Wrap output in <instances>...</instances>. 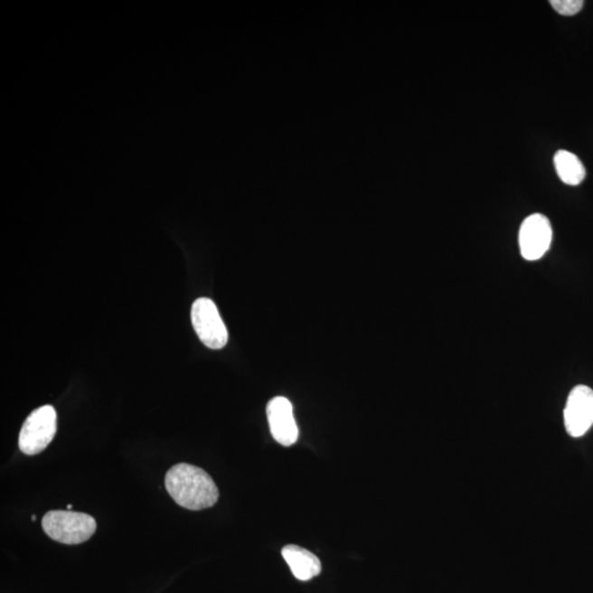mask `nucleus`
<instances>
[{
    "mask_svg": "<svg viewBox=\"0 0 593 593\" xmlns=\"http://www.w3.org/2000/svg\"><path fill=\"white\" fill-rule=\"evenodd\" d=\"M71 504H69L68 505V510L71 511Z\"/></svg>",
    "mask_w": 593,
    "mask_h": 593,
    "instance_id": "f8f14e48",
    "label": "nucleus"
},
{
    "mask_svg": "<svg viewBox=\"0 0 593 593\" xmlns=\"http://www.w3.org/2000/svg\"><path fill=\"white\" fill-rule=\"evenodd\" d=\"M557 175L562 183L578 186L586 177V168L574 153L566 150L557 151L554 156Z\"/></svg>",
    "mask_w": 593,
    "mask_h": 593,
    "instance_id": "1a4fd4ad",
    "label": "nucleus"
},
{
    "mask_svg": "<svg viewBox=\"0 0 593 593\" xmlns=\"http://www.w3.org/2000/svg\"><path fill=\"white\" fill-rule=\"evenodd\" d=\"M553 241V228L549 218L541 213L531 214L521 224L520 252L525 260L534 262L544 257Z\"/></svg>",
    "mask_w": 593,
    "mask_h": 593,
    "instance_id": "39448f33",
    "label": "nucleus"
},
{
    "mask_svg": "<svg viewBox=\"0 0 593 593\" xmlns=\"http://www.w3.org/2000/svg\"><path fill=\"white\" fill-rule=\"evenodd\" d=\"M550 4L562 16H575L584 7L582 0H551Z\"/></svg>",
    "mask_w": 593,
    "mask_h": 593,
    "instance_id": "9d476101",
    "label": "nucleus"
},
{
    "mask_svg": "<svg viewBox=\"0 0 593 593\" xmlns=\"http://www.w3.org/2000/svg\"><path fill=\"white\" fill-rule=\"evenodd\" d=\"M45 534L59 543L79 545L95 534L97 524L93 516L73 511H49L42 519Z\"/></svg>",
    "mask_w": 593,
    "mask_h": 593,
    "instance_id": "f03ea898",
    "label": "nucleus"
},
{
    "mask_svg": "<svg viewBox=\"0 0 593 593\" xmlns=\"http://www.w3.org/2000/svg\"><path fill=\"white\" fill-rule=\"evenodd\" d=\"M167 493L182 508L199 511L213 507L219 490L211 475L191 464H177L165 476Z\"/></svg>",
    "mask_w": 593,
    "mask_h": 593,
    "instance_id": "f257e3e1",
    "label": "nucleus"
},
{
    "mask_svg": "<svg viewBox=\"0 0 593 593\" xmlns=\"http://www.w3.org/2000/svg\"><path fill=\"white\" fill-rule=\"evenodd\" d=\"M192 322L199 340L208 349L221 350L228 344L226 325L216 304L209 298H199L192 306Z\"/></svg>",
    "mask_w": 593,
    "mask_h": 593,
    "instance_id": "20e7f679",
    "label": "nucleus"
},
{
    "mask_svg": "<svg viewBox=\"0 0 593 593\" xmlns=\"http://www.w3.org/2000/svg\"><path fill=\"white\" fill-rule=\"evenodd\" d=\"M564 420L567 432L572 438H581L593 426V391L590 387L577 386L567 399Z\"/></svg>",
    "mask_w": 593,
    "mask_h": 593,
    "instance_id": "423d86ee",
    "label": "nucleus"
},
{
    "mask_svg": "<svg viewBox=\"0 0 593 593\" xmlns=\"http://www.w3.org/2000/svg\"><path fill=\"white\" fill-rule=\"evenodd\" d=\"M270 433L276 442L291 447L298 441L299 429L294 417V408L287 398L276 397L268 402V409Z\"/></svg>",
    "mask_w": 593,
    "mask_h": 593,
    "instance_id": "0eeeda50",
    "label": "nucleus"
},
{
    "mask_svg": "<svg viewBox=\"0 0 593 593\" xmlns=\"http://www.w3.org/2000/svg\"><path fill=\"white\" fill-rule=\"evenodd\" d=\"M58 431V414L52 406L35 409L24 421L19 434V448L25 455L43 452Z\"/></svg>",
    "mask_w": 593,
    "mask_h": 593,
    "instance_id": "7ed1b4c3",
    "label": "nucleus"
},
{
    "mask_svg": "<svg viewBox=\"0 0 593 593\" xmlns=\"http://www.w3.org/2000/svg\"><path fill=\"white\" fill-rule=\"evenodd\" d=\"M35 520H37V516L33 515V522H34Z\"/></svg>",
    "mask_w": 593,
    "mask_h": 593,
    "instance_id": "9b49d317",
    "label": "nucleus"
},
{
    "mask_svg": "<svg viewBox=\"0 0 593 593\" xmlns=\"http://www.w3.org/2000/svg\"><path fill=\"white\" fill-rule=\"evenodd\" d=\"M281 555H283L296 579L308 581L320 575L321 561L318 557L308 550L296 545H287L281 551Z\"/></svg>",
    "mask_w": 593,
    "mask_h": 593,
    "instance_id": "6e6552de",
    "label": "nucleus"
}]
</instances>
